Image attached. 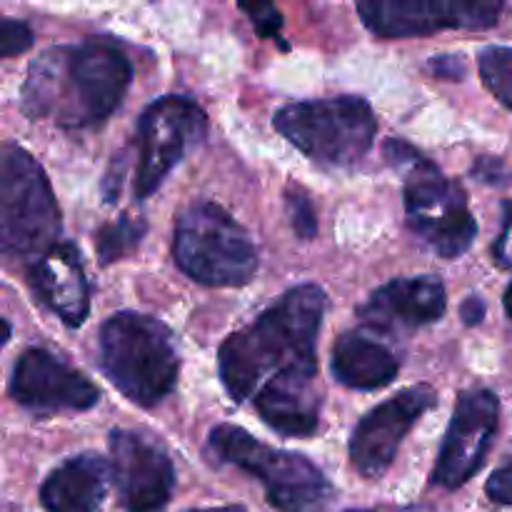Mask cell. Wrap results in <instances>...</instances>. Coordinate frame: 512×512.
Segmentation results:
<instances>
[{"label":"cell","mask_w":512,"mask_h":512,"mask_svg":"<svg viewBox=\"0 0 512 512\" xmlns=\"http://www.w3.org/2000/svg\"><path fill=\"white\" fill-rule=\"evenodd\" d=\"M130 80L133 65L113 40L55 45L30 63L20 105L30 118L73 130L93 128L118 110Z\"/></svg>","instance_id":"1"},{"label":"cell","mask_w":512,"mask_h":512,"mask_svg":"<svg viewBox=\"0 0 512 512\" xmlns=\"http://www.w3.org/2000/svg\"><path fill=\"white\" fill-rule=\"evenodd\" d=\"M325 290L315 283L295 285L265 308L250 325L228 335L218 350V373L235 403L263 388L268 375L290 368H318Z\"/></svg>","instance_id":"2"},{"label":"cell","mask_w":512,"mask_h":512,"mask_svg":"<svg viewBox=\"0 0 512 512\" xmlns=\"http://www.w3.org/2000/svg\"><path fill=\"white\" fill-rule=\"evenodd\" d=\"M385 158L403 173L405 213L413 233L448 260L468 253L478 235V223L468 208L463 185L450 180L405 140H388Z\"/></svg>","instance_id":"3"},{"label":"cell","mask_w":512,"mask_h":512,"mask_svg":"<svg viewBox=\"0 0 512 512\" xmlns=\"http://www.w3.org/2000/svg\"><path fill=\"white\" fill-rule=\"evenodd\" d=\"M100 368L125 398L153 408L178 383L180 353L160 320L128 310L100 328Z\"/></svg>","instance_id":"4"},{"label":"cell","mask_w":512,"mask_h":512,"mask_svg":"<svg viewBox=\"0 0 512 512\" xmlns=\"http://www.w3.org/2000/svg\"><path fill=\"white\" fill-rule=\"evenodd\" d=\"M173 255L188 278L213 288H238L258 270V250L243 225L208 200H195L178 215Z\"/></svg>","instance_id":"5"},{"label":"cell","mask_w":512,"mask_h":512,"mask_svg":"<svg viewBox=\"0 0 512 512\" xmlns=\"http://www.w3.org/2000/svg\"><path fill=\"white\" fill-rule=\"evenodd\" d=\"M60 208L48 175L18 143L3 145L0 163V240L10 258H43L58 245Z\"/></svg>","instance_id":"6"},{"label":"cell","mask_w":512,"mask_h":512,"mask_svg":"<svg viewBox=\"0 0 512 512\" xmlns=\"http://www.w3.org/2000/svg\"><path fill=\"white\" fill-rule=\"evenodd\" d=\"M273 125L300 153L328 168L358 165L378 133L373 108L355 95L290 103L275 113Z\"/></svg>","instance_id":"7"},{"label":"cell","mask_w":512,"mask_h":512,"mask_svg":"<svg viewBox=\"0 0 512 512\" xmlns=\"http://www.w3.org/2000/svg\"><path fill=\"white\" fill-rule=\"evenodd\" d=\"M220 463L235 465L263 483L270 505L280 512H323L328 508V478L305 455L275 450L238 425H218L208 438Z\"/></svg>","instance_id":"8"},{"label":"cell","mask_w":512,"mask_h":512,"mask_svg":"<svg viewBox=\"0 0 512 512\" xmlns=\"http://www.w3.org/2000/svg\"><path fill=\"white\" fill-rule=\"evenodd\" d=\"M205 133L208 118L195 100L185 95H163L153 100L140 113L135 130V198H150Z\"/></svg>","instance_id":"9"},{"label":"cell","mask_w":512,"mask_h":512,"mask_svg":"<svg viewBox=\"0 0 512 512\" xmlns=\"http://www.w3.org/2000/svg\"><path fill=\"white\" fill-rule=\"evenodd\" d=\"M503 3L490 0H365L358 3V15L365 28L380 38H415L433 35L438 30H488L495 28L503 15Z\"/></svg>","instance_id":"10"},{"label":"cell","mask_w":512,"mask_h":512,"mask_svg":"<svg viewBox=\"0 0 512 512\" xmlns=\"http://www.w3.org/2000/svg\"><path fill=\"white\" fill-rule=\"evenodd\" d=\"M498 420L500 400L493 390L470 388L460 393L430 480L445 490L463 488L483 468Z\"/></svg>","instance_id":"11"},{"label":"cell","mask_w":512,"mask_h":512,"mask_svg":"<svg viewBox=\"0 0 512 512\" xmlns=\"http://www.w3.org/2000/svg\"><path fill=\"white\" fill-rule=\"evenodd\" d=\"M435 403L438 393L430 385H413L365 415L350 438V460L355 470L370 480L388 473L405 435L430 408H435Z\"/></svg>","instance_id":"12"},{"label":"cell","mask_w":512,"mask_h":512,"mask_svg":"<svg viewBox=\"0 0 512 512\" xmlns=\"http://www.w3.org/2000/svg\"><path fill=\"white\" fill-rule=\"evenodd\" d=\"M10 398L33 413L90 410L100 390L88 375L45 348H28L18 355L10 373Z\"/></svg>","instance_id":"13"},{"label":"cell","mask_w":512,"mask_h":512,"mask_svg":"<svg viewBox=\"0 0 512 512\" xmlns=\"http://www.w3.org/2000/svg\"><path fill=\"white\" fill-rule=\"evenodd\" d=\"M110 470L128 512H160L175 490V468L165 448L130 430L110 433Z\"/></svg>","instance_id":"14"},{"label":"cell","mask_w":512,"mask_h":512,"mask_svg":"<svg viewBox=\"0 0 512 512\" xmlns=\"http://www.w3.org/2000/svg\"><path fill=\"white\" fill-rule=\"evenodd\" d=\"M448 310L443 280L435 275L398 278L380 285L368 303L360 305L358 315L368 328L398 333L438 323Z\"/></svg>","instance_id":"15"},{"label":"cell","mask_w":512,"mask_h":512,"mask_svg":"<svg viewBox=\"0 0 512 512\" xmlns=\"http://www.w3.org/2000/svg\"><path fill=\"white\" fill-rule=\"evenodd\" d=\"M260 418L290 438H308L318 430L323 393L318 388V368H290L265 380L255 393Z\"/></svg>","instance_id":"16"},{"label":"cell","mask_w":512,"mask_h":512,"mask_svg":"<svg viewBox=\"0 0 512 512\" xmlns=\"http://www.w3.org/2000/svg\"><path fill=\"white\" fill-rule=\"evenodd\" d=\"M28 283L40 303L70 328H80L90 313V290L83 258L73 243H58L28 268Z\"/></svg>","instance_id":"17"},{"label":"cell","mask_w":512,"mask_h":512,"mask_svg":"<svg viewBox=\"0 0 512 512\" xmlns=\"http://www.w3.org/2000/svg\"><path fill=\"white\" fill-rule=\"evenodd\" d=\"M110 465L100 455L68 458L40 485V503L48 512H98L108 493Z\"/></svg>","instance_id":"18"},{"label":"cell","mask_w":512,"mask_h":512,"mask_svg":"<svg viewBox=\"0 0 512 512\" xmlns=\"http://www.w3.org/2000/svg\"><path fill=\"white\" fill-rule=\"evenodd\" d=\"M330 368L345 388L378 390L393 383L400 373V358L388 345L368 338L360 330H350L335 340Z\"/></svg>","instance_id":"19"},{"label":"cell","mask_w":512,"mask_h":512,"mask_svg":"<svg viewBox=\"0 0 512 512\" xmlns=\"http://www.w3.org/2000/svg\"><path fill=\"white\" fill-rule=\"evenodd\" d=\"M145 230H148L145 220L128 213L120 215L115 223L100 228L98 240H95V250H98L100 263L110 265L120 258H128V255L140 245Z\"/></svg>","instance_id":"20"},{"label":"cell","mask_w":512,"mask_h":512,"mask_svg":"<svg viewBox=\"0 0 512 512\" xmlns=\"http://www.w3.org/2000/svg\"><path fill=\"white\" fill-rule=\"evenodd\" d=\"M478 70L485 88L495 100L512 110V48L508 45H488L478 53Z\"/></svg>","instance_id":"21"},{"label":"cell","mask_w":512,"mask_h":512,"mask_svg":"<svg viewBox=\"0 0 512 512\" xmlns=\"http://www.w3.org/2000/svg\"><path fill=\"white\" fill-rule=\"evenodd\" d=\"M285 200H288V215L295 233L305 240H313L318 235V218H315V208L308 195L298 188H290Z\"/></svg>","instance_id":"22"},{"label":"cell","mask_w":512,"mask_h":512,"mask_svg":"<svg viewBox=\"0 0 512 512\" xmlns=\"http://www.w3.org/2000/svg\"><path fill=\"white\" fill-rule=\"evenodd\" d=\"M33 45V30L15 18L0 20V55L13 58V55L25 53Z\"/></svg>","instance_id":"23"},{"label":"cell","mask_w":512,"mask_h":512,"mask_svg":"<svg viewBox=\"0 0 512 512\" xmlns=\"http://www.w3.org/2000/svg\"><path fill=\"white\" fill-rule=\"evenodd\" d=\"M240 10L243 13L250 15V20H253L255 25V33L260 35V38H275L280 43V30H283V15H280V10L275 8V5L270 3H243L240 5Z\"/></svg>","instance_id":"24"},{"label":"cell","mask_w":512,"mask_h":512,"mask_svg":"<svg viewBox=\"0 0 512 512\" xmlns=\"http://www.w3.org/2000/svg\"><path fill=\"white\" fill-rule=\"evenodd\" d=\"M485 493L495 505H512V455L490 475Z\"/></svg>","instance_id":"25"},{"label":"cell","mask_w":512,"mask_h":512,"mask_svg":"<svg viewBox=\"0 0 512 512\" xmlns=\"http://www.w3.org/2000/svg\"><path fill=\"white\" fill-rule=\"evenodd\" d=\"M493 255L500 268L512 270V200H508L503 208V233L495 240Z\"/></svg>","instance_id":"26"},{"label":"cell","mask_w":512,"mask_h":512,"mask_svg":"<svg viewBox=\"0 0 512 512\" xmlns=\"http://www.w3.org/2000/svg\"><path fill=\"white\" fill-rule=\"evenodd\" d=\"M473 175L483 183L490 185H510L512 183V173L505 168L503 160L498 158H478L473 165Z\"/></svg>","instance_id":"27"},{"label":"cell","mask_w":512,"mask_h":512,"mask_svg":"<svg viewBox=\"0 0 512 512\" xmlns=\"http://www.w3.org/2000/svg\"><path fill=\"white\" fill-rule=\"evenodd\" d=\"M463 55H435L430 58V73L445 80H460L465 75Z\"/></svg>","instance_id":"28"},{"label":"cell","mask_w":512,"mask_h":512,"mask_svg":"<svg viewBox=\"0 0 512 512\" xmlns=\"http://www.w3.org/2000/svg\"><path fill=\"white\" fill-rule=\"evenodd\" d=\"M460 315H463V320L468 325H478L480 320L485 318V303L473 295V298L465 300V305H463V310H460Z\"/></svg>","instance_id":"29"},{"label":"cell","mask_w":512,"mask_h":512,"mask_svg":"<svg viewBox=\"0 0 512 512\" xmlns=\"http://www.w3.org/2000/svg\"><path fill=\"white\" fill-rule=\"evenodd\" d=\"M188 512H248L240 505H225V508H198V510H188Z\"/></svg>","instance_id":"30"},{"label":"cell","mask_w":512,"mask_h":512,"mask_svg":"<svg viewBox=\"0 0 512 512\" xmlns=\"http://www.w3.org/2000/svg\"><path fill=\"white\" fill-rule=\"evenodd\" d=\"M505 310H508V315L512 318V283H510V288L505 290Z\"/></svg>","instance_id":"31"},{"label":"cell","mask_w":512,"mask_h":512,"mask_svg":"<svg viewBox=\"0 0 512 512\" xmlns=\"http://www.w3.org/2000/svg\"><path fill=\"white\" fill-rule=\"evenodd\" d=\"M348 512H370V510H348Z\"/></svg>","instance_id":"32"}]
</instances>
